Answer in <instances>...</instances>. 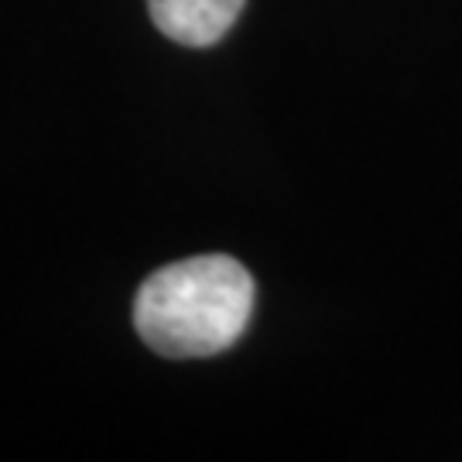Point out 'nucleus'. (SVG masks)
Returning a JSON list of instances; mask_svg holds the SVG:
<instances>
[{"mask_svg": "<svg viewBox=\"0 0 462 462\" xmlns=\"http://www.w3.org/2000/svg\"><path fill=\"white\" fill-rule=\"evenodd\" d=\"M254 312V278L226 254L185 257L154 271L134 298V326L154 353L171 360L230 349Z\"/></svg>", "mask_w": 462, "mask_h": 462, "instance_id": "1", "label": "nucleus"}, {"mask_svg": "<svg viewBox=\"0 0 462 462\" xmlns=\"http://www.w3.org/2000/svg\"><path fill=\"white\" fill-rule=\"evenodd\" d=\"M247 0H148L158 32L179 45L206 49L236 24Z\"/></svg>", "mask_w": 462, "mask_h": 462, "instance_id": "2", "label": "nucleus"}]
</instances>
